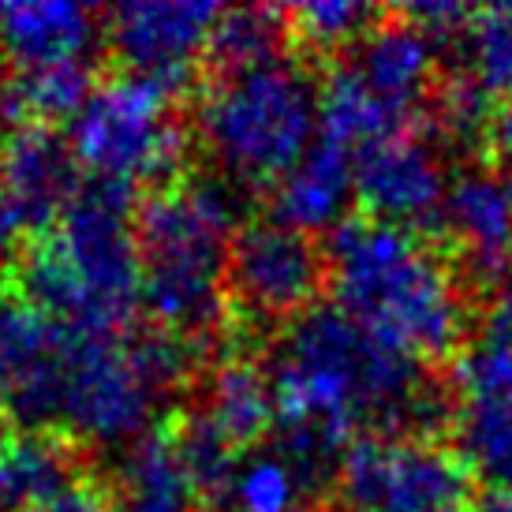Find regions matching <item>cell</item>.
Segmentation results:
<instances>
[{
    "mask_svg": "<svg viewBox=\"0 0 512 512\" xmlns=\"http://www.w3.org/2000/svg\"><path fill=\"white\" fill-rule=\"evenodd\" d=\"M135 206L131 184L86 180L57 225L23 243L12 270L19 303L72 333L124 337L143 299Z\"/></svg>",
    "mask_w": 512,
    "mask_h": 512,
    "instance_id": "6da1fadb",
    "label": "cell"
},
{
    "mask_svg": "<svg viewBox=\"0 0 512 512\" xmlns=\"http://www.w3.org/2000/svg\"><path fill=\"white\" fill-rule=\"evenodd\" d=\"M329 288L378 341L434 363L464 341V292L415 228L356 214L329 232Z\"/></svg>",
    "mask_w": 512,
    "mask_h": 512,
    "instance_id": "7a4b0ae2",
    "label": "cell"
},
{
    "mask_svg": "<svg viewBox=\"0 0 512 512\" xmlns=\"http://www.w3.org/2000/svg\"><path fill=\"white\" fill-rule=\"evenodd\" d=\"M236 206V184L225 176L154 187L135 206L146 307L157 326L199 348L225 326V270L240 214Z\"/></svg>",
    "mask_w": 512,
    "mask_h": 512,
    "instance_id": "3957f363",
    "label": "cell"
},
{
    "mask_svg": "<svg viewBox=\"0 0 512 512\" xmlns=\"http://www.w3.org/2000/svg\"><path fill=\"white\" fill-rule=\"evenodd\" d=\"M318 86L296 60L225 75L202 90L195 128L228 184H281L311 150Z\"/></svg>",
    "mask_w": 512,
    "mask_h": 512,
    "instance_id": "277c9868",
    "label": "cell"
},
{
    "mask_svg": "<svg viewBox=\"0 0 512 512\" xmlns=\"http://www.w3.org/2000/svg\"><path fill=\"white\" fill-rule=\"evenodd\" d=\"M165 86L139 75H113L94 86L90 101L72 124V150L79 165L94 169L101 180L139 184L150 180L169 187L180 180L187 146V124L172 116Z\"/></svg>",
    "mask_w": 512,
    "mask_h": 512,
    "instance_id": "5b68a950",
    "label": "cell"
},
{
    "mask_svg": "<svg viewBox=\"0 0 512 512\" xmlns=\"http://www.w3.org/2000/svg\"><path fill=\"white\" fill-rule=\"evenodd\" d=\"M341 512H479L475 471L423 438L359 434L337 471Z\"/></svg>",
    "mask_w": 512,
    "mask_h": 512,
    "instance_id": "8992f818",
    "label": "cell"
},
{
    "mask_svg": "<svg viewBox=\"0 0 512 512\" xmlns=\"http://www.w3.org/2000/svg\"><path fill=\"white\" fill-rule=\"evenodd\" d=\"M329 288V258L314 236L281 221H247L228 243L225 292L255 326H292Z\"/></svg>",
    "mask_w": 512,
    "mask_h": 512,
    "instance_id": "52a82bcc",
    "label": "cell"
},
{
    "mask_svg": "<svg viewBox=\"0 0 512 512\" xmlns=\"http://www.w3.org/2000/svg\"><path fill=\"white\" fill-rule=\"evenodd\" d=\"M64 344V419L79 438H143V427L161 397L146 382L124 337H90L60 326Z\"/></svg>",
    "mask_w": 512,
    "mask_h": 512,
    "instance_id": "ba28073f",
    "label": "cell"
},
{
    "mask_svg": "<svg viewBox=\"0 0 512 512\" xmlns=\"http://www.w3.org/2000/svg\"><path fill=\"white\" fill-rule=\"evenodd\" d=\"M225 8L210 0H135L109 12V42L124 72L165 86L169 94L191 83Z\"/></svg>",
    "mask_w": 512,
    "mask_h": 512,
    "instance_id": "9c48e42d",
    "label": "cell"
},
{
    "mask_svg": "<svg viewBox=\"0 0 512 512\" xmlns=\"http://www.w3.org/2000/svg\"><path fill=\"white\" fill-rule=\"evenodd\" d=\"M79 157L53 124L19 120L0 139V221L8 236H42L79 195Z\"/></svg>",
    "mask_w": 512,
    "mask_h": 512,
    "instance_id": "30bf717a",
    "label": "cell"
},
{
    "mask_svg": "<svg viewBox=\"0 0 512 512\" xmlns=\"http://www.w3.org/2000/svg\"><path fill=\"white\" fill-rule=\"evenodd\" d=\"M356 172V199L367 217L389 221V225L415 228L434 225L445 206V169L441 157L419 139L397 135L356 150L352 161Z\"/></svg>",
    "mask_w": 512,
    "mask_h": 512,
    "instance_id": "8fae6325",
    "label": "cell"
},
{
    "mask_svg": "<svg viewBox=\"0 0 512 512\" xmlns=\"http://www.w3.org/2000/svg\"><path fill=\"white\" fill-rule=\"evenodd\" d=\"M441 225L464 255L471 281H498L512 270V172L464 169L445 191Z\"/></svg>",
    "mask_w": 512,
    "mask_h": 512,
    "instance_id": "7c38bea8",
    "label": "cell"
},
{
    "mask_svg": "<svg viewBox=\"0 0 512 512\" xmlns=\"http://www.w3.org/2000/svg\"><path fill=\"white\" fill-rule=\"evenodd\" d=\"M86 479V453L72 434L23 430L0 438V509L38 512Z\"/></svg>",
    "mask_w": 512,
    "mask_h": 512,
    "instance_id": "4fadbf2b",
    "label": "cell"
},
{
    "mask_svg": "<svg viewBox=\"0 0 512 512\" xmlns=\"http://www.w3.org/2000/svg\"><path fill=\"white\" fill-rule=\"evenodd\" d=\"M356 199V172L348 150L318 143L303 154L296 169L273 187V221L299 232H333L348 221V202Z\"/></svg>",
    "mask_w": 512,
    "mask_h": 512,
    "instance_id": "5bb4252c",
    "label": "cell"
},
{
    "mask_svg": "<svg viewBox=\"0 0 512 512\" xmlns=\"http://www.w3.org/2000/svg\"><path fill=\"white\" fill-rule=\"evenodd\" d=\"M363 83L393 105L412 109L434 79V38L412 19H393L370 27L356 42V60L348 64Z\"/></svg>",
    "mask_w": 512,
    "mask_h": 512,
    "instance_id": "9a60e30c",
    "label": "cell"
},
{
    "mask_svg": "<svg viewBox=\"0 0 512 512\" xmlns=\"http://www.w3.org/2000/svg\"><path fill=\"white\" fill-rule=\"evenodd\" d=\"M94 34H98L94 15L68 0L0 8V49L23 72L60 60H79L86 45L94 42Z\"/></svg>",
    "mask_w": 512,
    "mask_h": 512,
    "instance_id": "2e32d148",
    "label": "cell"
},
{
    "mask_svg": "<svg viewBox=\"0 0 512 512\" xmlns=\"http://www.w3.org/2000/svg\"><path fill=\"white\" fill-rule=\"evenodd\" d=\"M199 408L217 423L236 449H247L262 441L273 430V415H277V393L266 370L243 356L221 359L210 378H206V393H202Z\"/></svg>",
    "mask_w": 512,
    "mask_h": 512,
    "instance_id": "e0dca14e",
    "label": "cell"
},
{
    "mask_svg": "<svg viewBox=\"0 0 512 512\" xmlns=\"http://www.w3.org/2000/svg\"><path fill=\"white\" fill-rule=\"evenodd\" d=\"M408 116H412V109L393 105L382 94H374L352 68H337L318 94L322 139L341 146V150H348V146L367 150L374 143L397 139L408 128Z\"/></svg>",
    "mask_w": 512,
    "mask_h": 512,
    "instance_id": "ac0fdd59",
    "label": "cell"
},
{
    "mask_svg": "<svg viewBox=\"0 0 512 512\" xmlns=\"http://www.w3.org/2000/svg\"><path fill=\"white\" fill-rule=\"evenodd\" d=\"M120 479L128 494V512H191L187 501L195 494L187 483L172 423L135 438V445L124 456Z\"/></svg>",
    "mask_w": 512,
    "mask_h": 512,
    "instance_id": "d6986e66",
    "label": "cell"
},
{
    "mask_svg": "<svg viewBox=\"0 0 512 512\" xmlns=\"http://www.w3.org/2000/svg\"><path fill=\"white\" fill-rule=\"evenodd\" d=\"M288 19L281 8H232L221 12L210 45H206V68L214 79L240 72H255L266 64L285 60Z\"/></svg>",
    "mask_w": 512,
    "mask_h": 512,
    "instance_id": "ffe728a7",
    "label": "cell"
},
{
    "mask_svg": "<svg viewBox=\"0 0 512 512\" xmlns=\"http://www.w3.org/2000/svg\"><path fill=\"white\" fill-rule=\"evenodd\" d=\"M176 449L184 460L191 494L206 505H232V486L240 475V449L217 430V423L202 408H187L172 419Z\"/></svg>",
    "mask_w": 512,
    "mask_h": 512,
    "instance_id": "44dd1931",
    "label": "cell"
},
{
    "mask_svg": "<svg viewBox=\"0 0 512 512\" xmlns=\"http://www.w3.org/2000/svg\"><path fill=\"white\" fill-rule=\"evenodd\" d=\"M94 68L79 60H60L45 68H27L19 72L4 90L8 116H23V124H57L64 116H79L83 105L94 94Z\"/></svg>",
    "mask_w": 512,
    "mask_h": 512,
    "instance_id": "7402d4cb",
    "label": "cell"
},
{
    "mask_svg": "<svg viewBox=\"0 0 512 512\" xmlns=\"http://www.w3.org/2000/svg\"><path fill=\"white\" fill-rule=\"evenodd\" d=\"M453 423L464 464L494 490L512 486V400L468 397Z\"/></svg>",
    "mask_w": 512,
    "mask_h": 512,
    "instance_id": "603a6c76",
    "label": "cell"
},
{
    "mask_svg": "<svg viewBox=\"0 0 512 512\" xmlns=\"http://www.w3.org/2000/svg\"><path fill=\"white\" fill-rule=\"evenodd\" d=\"M464 79L483 90L486 98L512 101V8H479L456 38Z\"/></svg>",
    "mask_w": 512,
    "mask_h": 512,
    "instance_id": "cb8c5ba5",
    "label": "cell"
},
{
    "mask_svg": "<svg viewBox=\"0 0 512 512\" xmlns=\"http://www.w3.org/2000/svg\"><path fill=\"white\" fill-rule=\"evenodd\" d=\"M288 38L303 42L314 53H333L341 45L359 42L378 19V8L367 4H348V0H314V4H299L285 8Z\"/></svg>",
    "mask_w": 512,
    "mask_h": 512,
    "instance_id": "d4e9b609",
    "label": "cell"
},
{
    "mask_svg": "<svg viewBox=\"0 0 512 512\" xmlns=\"http://www.w3.org/2000/svg\"><path fill=\"white\" fill-rule=\"evenodd\" d=\"M490 105L479 86L456 75L434 90L430 105V128L445 146H486V124H490Z\"/></svg>",
    "mask_w": 512,
    "mask_h": 512,
    "instance_id": "484cf974",
    "label": "cell"
},
{
    "mask_svg": "<svg viewBox=\"0 0 512 512\" xmlns=\"http://www.w3.org/2000/svg\"><path fill=\"white\" fill-rule=\"evenodd\" d=\"M53 341V322L19 299H0V412L15 374Z\"/></svg>",
    "mask_w": 512,
    "mask_h": 512,
    "instance_id": "4316f807",
    "label": "cell"
},
{
    "mask_svg": "<svg viewBox=\"0 0 512 512\" xmlns=\"http://www.w3.org/2000/svg\"><path fill=\"white\" fill-rule=\"evenodd\" d=\"M299 501H303V490L281 456L270 453L240 464V475L232 486L236 512H299Z\"/></svg>",
    "mask_w": 512,
    "mask_h": 512,
    "instance_id": "83f0119b",
    "label": "cell"
},
{
    "mask_svg": "<svg viewBox=\"0 0 512 512\" xmlns=\"http://www.w3.org/2000/svg\"><path fill=\"white\" fill-rule=\"evenodd\" d=\"M456 382L468 397H498L512 400V348L498 341H479L464 348L456 363Z\"/></svg>",
    "mask_w": 512,
    "mask_h": 512,
    "instance_id": "f1b7e54d",
    "label": "cell"
},
{
    "mask_svg": "<svg viewBox=\"0 0 512 512\" xmlns=\"http://www.w3.org/2000/svg\"><path fill=\"white\" fill-rule=\"evenodd\" d=\"M38 512H116V509H113V494L98 479L86 475V479L72 483L64 494H57V498Z\"/></svg>",
    "mask_w": 512,
    "mask_h": 512,
    "instance_id": "f546056e",
    "label": "cell"
},
{
    "mask_svg": "<svg viewBox=\"0 0 512 512\" xmlns=\"http://www.w3.org/2000/svg\"><path fill=\"white\" fill-rule=\"evenodd\" d=\"M486 150L494 154L498 165H512V101L498 105L486 124Z\"/></svg>",
    "mask_w": 512,
    "mask_h": 512,
    "instance_id": "4dcf8cb0",
    "label": "cell"
},
{
    "mask_svg": "<svg viewBox=\"0 0 512 512\" xmlns=\"http://www.w3.org/2000/svg\"><path fill=\"white\" fill-rule=\"evenodd\" d=\"M483 337H486V341H498V344H509V348H512V296L498 299V303L490 307Z\"/></svg>",
    "mask_w": 512,
    "mask_h": 512,
    "instance_id": "1f68e13d",
    "label": "cell"
},
{
    "mask_svg": "<svg viewBox=\"0 0 512 512\" xmlns=\"http://www.w3.org/2000/svg\"><path fill=\"white\" fill-rule=\"evenodd\" d=\"M0 116H8V101H4V90H0Z\"/></svg>",
    "mask_w": 512,
    "mask_h": 512,
    "instance_id": "d6a6232c",
    "label": "cell"
},
{
    "mask_svg": "<svg viewBox=\"0 0 512 512\" xmlns=\"http://www.w3.org/2000/svg\"><path fill=\"white\" fill-rule=\"evenodd\" d=\"M8 240V228H4V221H0V243Z\"/></svg>",
    "mask_w": 512,
    "mask_h": 512,
    "instance_id": "836d02e7",
    "label": "cell"
},
{
    "mask_svg": "<svg viewBox=\"0 0 512 512\" xmlns=\"http://www.w3.org/2000/svg\"><path fill=\"white\" fill-rule=\"evenodd\" d=\"M120 512H128V509H120Z\"/></svg>",
    "mask_w": 512,
    "mask_h": 512,
    "instance_id": "e575fe53",
    "label": "cell"
}]
</instances>
